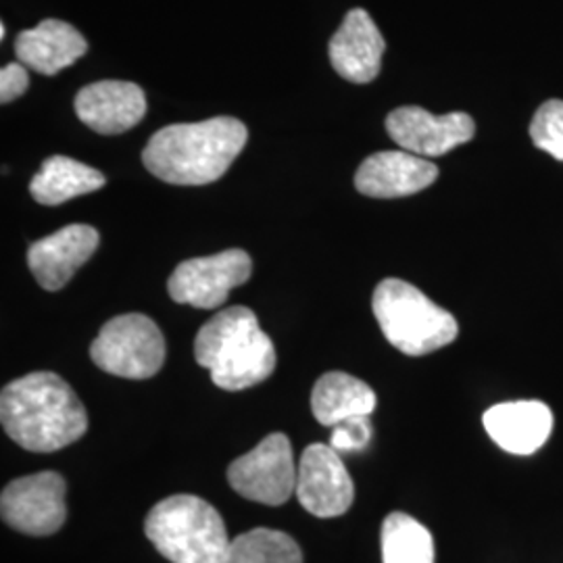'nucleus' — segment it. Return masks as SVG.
<instances>
[{"mask_svg":"<svg viewBox=\"0 0 563 563\" xmlns=\"http://www.w3.org/2000/svg\"><path fill=\"white\" fill-rule=\"evenodd\" d=\"M0 420L11 441L34 453L65 449L88 430L76 390L53 372H34L2 388Z\"/></svg>","mask_w":563,"mask_h":563,"instance_id":"f257e3e1","label":"nucleus"},{"mask_svg":"<svg viewBox=\"0 0 563 563\" xmlns=\"http://www.w3.org/2000/svg\"><path fill=\"white\" fill-rule=\"evenodd\" d=\"M249 139L236 118L172 123L151 136L142 151L144 167L176 186H205L220 180Z\"/></svg>","mask_w":563,"mask_h":563,"instance_id":"f03ea898","label":"nucleus"},{"mask_svg":"<svg viewBox=\"0 0 563 563\" xmlns=\"http://www.w3.org/2000/svg\"><path fill=\"white\" fill-rule=\"evenodd\" d=\"M197 363L223 390H244L276 369V346L249 307H228L202 325L195 339Z\"/></svg>","mask_w":563,"mask_h":563,"instance_id":"7ed1b4c3","label":"nucleus"},{"mask_svg":"<svg viewBox=\"0 0 563 563\" xmlns=\"http://www.w3.org/2000/svg\"><path fill=\"white\" fill-rule=\"evenodd\" d=\"M148 541L172 563H228L230 544L220 511L201 497L172 495L144 522Z\"/></svg>","mask_w":563,"mask_h":563,"instance_id":"20e7f679","label":"nucleus"},{"mask_svg":"<svg viewBox=\"0 0 563 563\" xmlns=\"http://www.w3.org/2000/svg\"><path fill=\"white\" fill-rule=\"evenodd\" d=\"M374 316L386 341L409 357L434 353L457 339V320L420 288L399 278H386L374 290Z\"/></svg>","mask_w":563,"mask_h":563,"instance_id":"39448f33","label":"nucleus"},{"mask_svg":"<svg viewBox=\"0 0 563 563\" xmlns=\"http://www.w3.org/2000/svg\"><path fill=\"white\" fill-rule=\"evenodd\" d=\"M90 357L111 376L146 380L165 363V339L159 325L142 313H125L104 323L90 344Z\"/></svg>","mask_w":563,"mask_h":563,"instance_id":"423d86ee","label":"nucleus"},{"mask_svg":"<svg viewBox=\"0 0 563 563\" xmlns=\"http://www.w3.org/2000/svg\"><path fill=\"white\" fill-rule=\"evenodd\" d=\"M297 472L299 465L292 457L288 437L274 432L253 451L230 463L228 483L244 499L276 507L297 493Z\"/></svg>","mask_w":563,"mask_h":563,"instance_id":"0eeeda50","label":"nucleus"},{"mask_svg":"<svg viewBox=\"0 0 563 563\" xmlns=\"http://www.w3.org/2000/svg\"><path fill=\"white\" fill-rule=\"evenodd\" d=\"M253 262L246 251L228 249L218 255L181 262L167 282L169 297L197 309H218L228 301L230 290L249 282Z\"/></svg>","mask_w":563,"mask_h":563,"instance_id":"6e6552de","label":"nucleus"},{"mask_svg":"<svg viewBox=\"0 0 563 563\" xmlns=\"http://www.w3.org/2000/svg\"><path fill=\"white\" fill-rule=\"evenodd\" d=\"M67 486L57 472L23 476L4 486L0 514L4 523L30 537H51L67 518Z\"/></svg>","mask_w":563,"mask_h":563,"instance_id":"1a4fd4ad","label":"nucleus"},{"mask_svg":"<svg viewBox=\"0 0 563 563\" xmlns=\"http://www.w3.org/2000/svg\"><path fill=\"white\" fill-rule=\"evenodd\" d=\"M297 499L316 518H339L351 509L355 486L336 449L322 443L305 449L297 472Z\"/></svg>","mask_w":563,"mask_h":563,"instance_id":"9d476101","label":"nucleus"},{"mask_svg":"<svg viewBox=\"0 0 563 563\" xmlns=\"http://www.w3.org/2000/svg\"><path fill=\"white\" fill-rule=\"evenodd\" d=\"M390 139L420 157H441L472 141L476 123L462 111L432 115L422 107H399L386 118Z\"/></svg>","mask_w":563,"mask_h":563,"instance_id":"9b49d317","label":"nucleus"},{"mask_svg":"<svg viewBox=\"0 0 563 563\" xmlns=\"http://www.w3.org/2000/svg\"><path fill=\"white\" fill-rule=\"evenodd\" d=\"M101 236L88 223H69L59 232L34 242L27 265L44 290H60L99 249Z\"/></svg>","mask_w":563,"mask_h":563,"instance_id":"f8f14e48","label":"nucleus"},{"mask_svg":"<svg viewBox=\"0 0 563 563\" xmlns=\"http://www.w3.org/2000/svg\"><path fill=\"white\" fill-rule=\"evenodd\" d=\"M76 113L90 130L115 136L132 130L146 115V99L139 84L121 80L95 81L76 97Z\"/></svg>","mask_w":563,"mask_h":563,"instance_id":"ddd939ff","label":"nucleus"},{"mask_svg":"<svg viewBox=\"0 0 563 563\" xmlns=\"http://www.w3.org/2000/svg\"><path fill=\"white\" fill-rule=\"evenodd\" d=\"M439 178V167L409 151H384L369 155L355 174V188L374 199H399L416 195Z\"/></svg>","mask_w":563,"mask_h":563,"instance_id":"4468645a","label":"nucleus"},{"mask_svg":"<svg viewBox=\"0 0 563 563\" xmlns=\"http://www.w3.org/2000/svg\"><path fill=\"white\" fill-rule=\"evenodd\" d=\"M384 48L386 42L369 13L353 9L332 36L328 53L332 67L344 80L367 84L376 80L380 74Z\"/></svg>","mask_w":563,"mask_h":563,"instance_id":"2eb2a0df","label":"nucleus"},{"mask_svg":"<svg viewBox=\"0 0 563 563\" xmlns=\"http://www.w3.org/2000/svg\"><path fill=\"white\" fill-rule=\"evenodd\" d=\"M483 423L488 437L507 453L532 455L549 441L553 413L541 401L499 402L486 409Z\"/></svg>","mask_w":563,"mask_h":563,"instance_id":"dca6fc26","label":"nucleus"},{"mask_svg":"<svg viewBox=\"0 0 563 563\" xmlns=\"http://www.w3.org/2000/svg\"><path fill=\"white\" fill-rule=\"evenodd\" d=\"M88 42L80 32L60 20H44L21 32L15 41V55L25 67L42 76H55L86 55Z\"/></svg>","mask_w":563,"mask_h":563,"instance_id":"f3484780","label":"nucleus"},{"mask_svg":"<svg viewBox=\"0 0 563 563\" xmlns=\"http://www.w3.org/2000/svg\"><path fill=\"white\" fill-rule=\"evenodd\" d=\"M378 405L369 384L344 372H328L313 386L311 409L316 420L334 428L355 416H372Z\"/></svg>","mask_w":563,"mask_h":563,"instance_id":"a211bd4d","label":"nucleus"},{"mask_svg":"<svg viewBox=\"0 0 563 563\" xmlns=\"http://www.w3.org/2000/svg\"><path fill=\"white\" fill-rule=\"evenodd\" d=\"M107 184L99 169L76 162L71 157L55 155L42 163L41 172L30 181V192L46 207H57L81 195L95 192Z\"/></svg>","mask_w":563,"mask_h":563,"instance_id":"6ab92c4d","label":"nucleus"},{"mask_svg":"<svg viewBox=\"0 0 563 563\" xmlns=\"http://www.w3.org/2000/svg\"><path fill=\"white\" fill-rule=\"evenodd\" d=\"M380 544L383 563H434V541L430 530L402 511L386 516Z\"/></svg>","mask_w":563,"mask_h":563,"instance_id":"aec40b11","label":"nucleus"},{"mask_svg":"<svg viewBox=\"0 0 563 563\" xmlns=\"http://www.w3.org/2000/svg\"><path fill=\"white\" fill-rule=\"evenodd\" d=\"M228 563H302L301 547L272 528H253L230 544Z\"/></svg>","mask_w":563,"mask_h":563,"instance_id":"412c9836","label":"nucleus"},{"mask_svg":"<svg viewBox=\"0 0 563 563\" xmlns=\"http://www.w3.org/2000/svg\"><path fill=\"white\" fill-rule=\"evenodd\" d=\"M530 139L537 148L563 162V101H547L537 111Z\"/></svg>","mask_w":563,"mask_h":563,"instance_id":"4be33fe9","label":"nucleus"},{"mask_svg":"<svg viewBox=\"0 0 563 563\" xmlns=\"http://www.w3.org/2000/svg\"><path fill=\"white\" fill-rule=\"evenodd\" d=\"M372 434L374 432H372L369 416H355V418H349L332 428L330 446L336 449L339 453L362 451L372 441Z\"/></svg>","mask_w":563,"mask_h":563,"instance_id":"5701e85b","label":"nucleus"},{"mask_svg":"<svg viewBox=\"0 0 563 563\" xmlns=\"http://www.w3.org/2000/svg\"><path fill=\"white\" fill-rule=\"evenodd\" d=\"M27 86H30L27 67L21 60L4 65L0 71V101L7 104L20 99L21 95L27 90Z\"/></svg>","mask_w":563,"mask_h":563,"instance_id":"b1692460","label":"nucleus"}]
</instances>
